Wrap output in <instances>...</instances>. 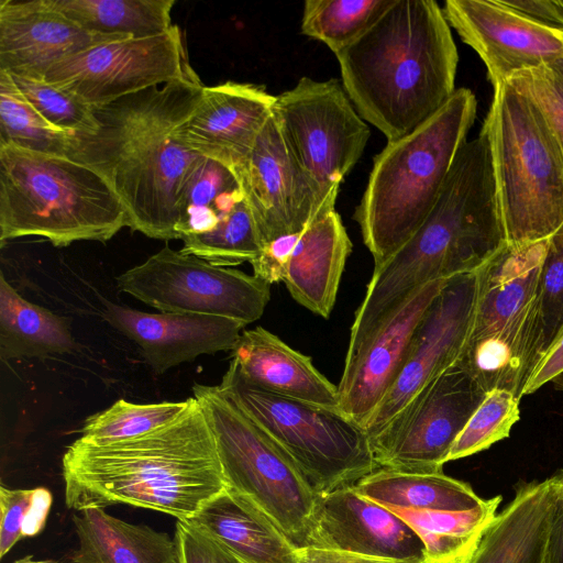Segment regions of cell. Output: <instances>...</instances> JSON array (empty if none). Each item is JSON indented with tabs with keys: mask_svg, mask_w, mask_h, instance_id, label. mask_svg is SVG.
I'll return each mask as SVG.
<instances>
[{
	"mask_svg": "<svg viewBox=\"0 0 563 563\" xmlns=\"http://www.w3.org/2000/svg\"><path fill=\"white\" fill-rule=\"evenodd\" d=\"M203 87L197 76L122 97L93 109L96 131L73 134L67 157L109 183L132 231L177 239L181 198L206 157L181 145L174 132L199 103Z\"/></svg>",
	"mask_w": 563,
	"mask_h": 563,
	"instance_id": "cell-1",
	"label": "cell"
},
{
	"mask_svg": "<svg viewBox=\"0 0 563 563\" xmlns=\"http://www.w3.org/2000/svg\"><path fill=\"white\" fill-rule=\"evenodd\" d=\"M62 465L65 504L77 511L124 504L188 520L228 487L195 397L173 421L143 435L102 444L78 438Z\"/></svg>",
	"mask_w": 563,
	"mask_h": 563,
	"instance_id": "cell-2",
	"label": "cell"
},
{
	"mask_svg": "<svg viewBox=\"0 0 563 563\" xmlns=\"http://www.w3.org/2000/svg\"><path fill=\"white\" fill-rule=\"evenodd\" d=\"M507 245L487 134L460 147L440 195L416 233L375 265L351 327L347 352L417 288L477 272Z\"/></svg>",
	"mask_w": 563,
	"mask_h": 563,
	"instance_id": "cell-3",
	"label": "cell"
},
{
	"mask_svg": "<svg viewBox=\"0 0 563 563\" xmlns=\"http://www.w3.org/2000/svg\"><path fill=\"white\" fill-rule=\"evenodd\" d=\"M334 55L357 113L387 142L418 128L456 90L457 48L433 0H394Z\"/></svg>",
	"mask_w": 563,
	"mask_h": 563,
	"instance_id": "cell-4",
	"label": "cell"
},
{
	"mask_svg": "<svg viewBox=\"0 0 563 563\" xmlns=\"http://www.w3.org/2000/svg\"><path fill=\"white\" fill-rule=\"evenodd\" d=\"M476 110L475 95L467 88L456 89L432 117L387 142L375 156L354 212L374 266L401 247L430 213Z\"/></svg>",
	"mask_w": 563,
	"mask_h": 563,
	"instance_id": "cell-5",
	"label": "cell"
},
{
	"mask_svg": "<svg viewBox=\"0 0 563 563\" xmlns=\"http://www.w3.org/2000/svg\"><path fill=\"white\" fill-rule=\"evenodd\" d=\"M126 211L93 168L67 156L0 145V242L41 236L54 246L106 243Z\"/></svg>",
	"mask_w": 563,
	"mask_h": 563,
	"instance_id": "cell-6",
	"label": "cell"
},
{
	"mask_svg": "<svg viewBox=\"0 0 563 563\" xmlns=\"http://www.w3.org/2000/svg\"><path fill=\"white\" fill-rule=\"evenodd\" d=\"M487 134L507 244L549 239L563 223V153L536 103L510 82L494 88Z\"/></svg>",
	"mask_w": 563,
	"mask_h": 563,
	"instance_id": "cell-7",
	"label": "cell"
},
{
	"mask_svg": "<svg viewBox=\"0 0 563 563\" xmlns=\"http://www.w3.org/2000/svg\"><path fill=\"white\" fill-rule=\"evenodd\" d=\"M545 241L507 244L476 272L474 317L456 362L486 393L504 389L522 398L532 372L534 303Z\"/></svg>",
	"mask_w": 563,
	"mask_h": 563,
	"instance_id": "cell-8",
	"label": "cell"
},
{
	"mask_svg": "<svg viewBox=\"0 0 563 563\" xmlns=\"http://www.w3.org/2000/svg\"><path fill=\"white\" fill-rule=\"evenodd\" d=\"M218 386L294 461L317 494L353 485L378 468L365 428L339 408L266 391L230 365Z\"/></svg>",
	"mask_w": 563,
	"mask_h": 563,
	"instance_id": "cell-9",
	"label": "cell"
},
{
	"mask_svg": "<svg viewBox=\"0 0 563 563\" xmlns=\"http://www.w3.org/2000/svg\"><path fill=\"white\" fill-rule=\"evenodd\" d=\"M228 487L263 511L298 547L307 543L318 495L294 461L219 386L195 384Z\"/></svg>",
	"mask_w": 563,
	"mask_h": 563,
	"instance_id": "cell-10",
	"label": "cell"
},
{
	"mask_svg": "<svg viewBox=\"0 0 563 563\" xmlns=\"http://www.w3.org/2000/svg\"><path fill=\"white\" fill-rule=\"evenodd\" d=\"M273 115L295 159L334 210L340 185L361 158L369 128L338 79L301 77L276 96Z\"/></svg>",
	"mask_w": 563,
	"mask_h": 563,
	"instance_id": "cell-11",
	"label": "cell"
},
{
	"mask_svg": "<svg viewBox=\"0 0 563 563\" xmlns=\"http://www.w3.org/2000/svg\"><path fill=\"white\" fill-rule=\"evenodd\" d=\"M117 287L159 312L258 320L271 285L255 275L218 266L165 245L145 262L117 277Z\"/></svg>",
	"mask_w": 563,
	"mask_h": 563,
	"instance_id": "cell-12",
	"label": "cell"
},
{
	"mask_svg": "<svg viewBox=\"0 0 563 563\" xmlns=\"http://www.w3.org/2000/svg\"><path fill=\"white\" fill-rule=\"evenodd\" d=\"M486 391L457 362L426 385L369 438L378 467L442 472Z\"/></svg>",
	"mask_w": 563,
	"mask_h": 563,
	"instance_id": "cell-13",
	"label": "cell"
},
{
	"mask_svg": "<svg viewBox=\"0 0 563 563\" xmlns=\"http://www.w3.org/2000/svg\"><path fill=\"white\" fill-rule=\"evenodd\" d=\"M197 76L184 35L173 25L156 36L91 47L55 64L44 79L97 109L151 87Z\"/></svg>",
	"mask_w": 563,
	"mask_h": 563,
	"instance_id": "cell-14",
	"label": "cell"
},
{
	"mask_svg": "<svg viewBox=\"0 0 563 563\" xmlns=\"http://www.w3.org/2000/svg\"><path fill=\"white\" fill-rule=\"evenodd\" d=\"M233 170L263 246L302 232L329 212L290 152L273 112L249 155Z\"/></svg>",
	"mask_w": 563,
	"mask_h": 563,
	"instance_id": "cell-15",
	"label": "cell"
},
{
	"mask_svg": "<svg viewBox=\"0 0 563 563\" xmlns=\"http://www.w3.org/2000/svg\"><path fill=\"white\" fill-rule=\"evenodd\" d=\"M476 298V272L445 283L418 324L398 376L364 427L369 438L459 360L472 327Z\"/></svg>",
	"mask_w": 563,
	"mask_h": 563,
	"instance_id": "cell-16",
	"label": "cell"
},
{
	"mask_svg": "<svg viewBox=\"0 0 563 563\" xmlns=\"http://www.w3.org/2000/svg\"><path fill=\"white\" fill-rule=\"evenodd\" d=\"M448 280L430 282L413 290L346 353L338 385L339 409L362 427L398 376L418 324Z\"/></svg>",
	"mask_w": 563,
	"mask_h": 563,
	"instance_id": "cell-17",
	"label": "cell"
},
{
	"mask_svg": "<svg viewBox=\"0 0 563 563\" xmlns=\"http://www.w3.org/2000/svg\"><path fill=\"white\" fill-rule=\"evenodd\" d=\"M305 547L426 563L417 532L393 510L362 495L354 484L318 495Z\"/></svg>",
	"mask_w": 563,
	"mask_h": 563,
	"instance_id": "cell-18",
	"label": "cell"
},
{
	"mask_svg": "<svg viewBox=\"0 0 563 563\" xmlns=\"http://www.w3.org/2000/svg\"><path fill=\"white\" fill-rule=\"evenodd\" d=\"M444 16L482 58L493 87L515 74L563 57V36L504 7L499 0H446Z\"/></svg>",
	"mask_w": 563,
	"mask_h": 563,
	"instance_id": "cell-19",
	"label": "cell"
},
{
	"mask_svg": "<svg viewBox=\"0 0 563 563\" xmlns=\"http://www.w3.org/2000/svg\"><path fill=\"white\" fill-rule=\"evenodd\" d=\"M275 100L276 96L255 84L205 86L199 103L174 135L188 150L233 169L251 152Z\"/></svg>",
	"mask_w": 563,
	"mask_h": 563,
	"instance_id": "cell-20",
	"label": "cell"
},
{
	"mask_svg": "<svg viewBox=\"0 0 563 563\" xmlns=\"http://www.w3.org/2000/svg\"><path fill=\"white\" fill-rule=\"evenodd\" d=\"M103 318L139 346L157 374L202 354L232 351L246 327L221 316L152 313L110 301L104 303Z\"/></svg>",
	"mask_w": 563,
	"mask_h": 563,
	"instance_id": "cell-21",
	"label": "cell"
},
{
	"mask_svg": "<svg viewBox=\"0 0 563 563\" xmlns=\"http://www.w3.org/2000/svg\"><path fill=\"white\" fill-rule=\"evenodd\" d=\"M121 40L82 29L46 0H0V70L10 75L44 78L60 60Z\"/></svg>",
	"mask_w": 563,
	"mask_h": 563,
	"instance_id": "cell-22",
	"label": "cell"
},
{
	"mask_svg": "<svg viewBox=\"0 0 563 563\" xmlns=\"http://www.w3.org/2000/svg\"><path fill=\"white\" fill-rule=\"evenodd\" d=\"M231 356L230 366L250 385L308 404L339 408L338 386L314 367L309 356L263 327L244 330Z\"/></svg>",
	"mask_w": 563,
	"mask_h": 563,
	"instance_id": "cell-23",
	"label": "cell"
},
{
	"mask_svg": "<svg viewBox=\"0 0 563 563\" xmlns=\"http://www.w3.org/2000/svg\"><path fill=\"white\" fill-rule=\"evenodd\" d=\"M351 251L352 242L335 209L316 218L299 233L286 265L283 283L290 296L329 318Z\"/></svg>",
	"mask_w": 563,
	"mask_h": 563,
	"instance_id": "cell-24",
	"label": "cell"
},
{
	"mask_svg": "<svg viewBox=\"0 0 563 563\" xmlns=\"http://www.w3.org/2000/svg\"><path fill=\"white\" fill-rule=\"evenodd\" d=\"M554 511L550 477L518 484L470 563H544Z\"/></svg>",
	"mask_w": 563,
	"mask_h": 563,
	"instance_id": "cell-25",
	"label": "cell"
},
{
	"mask_svg": "<svg viewBox=\"0 0 563 563\" xmlns=\"http://www.w3.org/2000/svg\"><path fill=\"white\" fill-rule=\"evenodd\" d=\"M188 521L222 543L241 563L300 562V547L230 487Z\"/></svg>",
	"mask_w": 563,
	"mask_h": 563,
	"instance_id": "cell-26",
	"label": "cell"
},
{
	"mask_svg": "<svg viewBox=\"0 0 563 563\" xmlns=\"http://www.w3.org/2000/svg\"><path fill=\"white\" fill-rule=\"evenodd\" d=\"M78 548L71 563H178L174 538L113 517L104 508L73 515Z\"/></svg>",
	"mask_w": 563,
	"mask_h": 563,
	"instance_id": "cell-27",
	"label": "cell"
},
{
	"mask_svg": "<svg viewBox=\"0 0 563 563\" xmlns=\"http://www.w3.org/2000/svg\"><path fill=\"white\" fill-rule=\"evenodd\" d=\"M354 486L391 510L462 511L481 506L470 484L442 472H407L378 467Z\"/></svg>",
	"mask_w": 563,
	"mask_h": 563,
	"instance_id": "cell-28",
	"label": "cell"
},
{
	"mask_svg": "<svg viewBox=\"0 0 563 563\" xmlns=\"http://www.w3.org/2000/svg\"><path fill=\"white\" fill-rule=\"evenodd\" d=\"M75 346L69 321L24 299L0 274V356L46 357Z\"/></svg>",
	"mask_w": 563,
	"mask_h": 563,
	"instance_id": "cell-29",
	"label": "cell"
},
{
	"mask_svg": "<svg viewBox=\"0 0 563 563\" xmlns=\"http://www.w3.org/2000/svg\"><path fill=\"white\" fill-rule=\"evenodd\" d=\"M501 500L498 495L462 511H393L420 537L426 563H470L494 522Z\"/></svg>",
	"mask_w": 563,
	"mask_h": 563,
	"instance_id": "cell-30",
	"label": "cell"
},
{
	"mask_svg": "<svg viewBox=\"0 0 563 563\" xmlns=\"http://www.w3.org/2000/svg\"><path fill=\"white\" fill-rule=\"evenodd\" d=\"M82 29L126 38L156 36L170 30L174 0H46Z\"/></svg>",
	"mask_w": 563,
	"mask_h": 563,
	"instance_id": "cell-31",
	"label": "cell"
},
{
	"mask_svg": "<svg viewBox=\"0 0 563 563\" xmlns=\"http://www.w3.org/2000/svg\"><path fill=\"white\" fill-rule=\"evenodd\" d=\"M73 134L52 126L24 98L12 76L0 70V145L67 156Z\"/></svg>",
	"mask_w": 563,
	"mask_h": 563,
	"instance_id": "cell-32",
	"label": "cell"
},
{
	"mask_svg": "<svg viewBox=\"0 0 563 563\" xmlns=\"http://www.w3.org/2000/svg\"><path fill=\"white\" fill-rule=\"evenodd\" d=\"M394 0H306L301 32L333 54L363 34Z\"/></svg>",
	"mask_w": 563,
	"mask_h": 563,
	"instance_id": "cell-33",
	"label": "cell"
},
{
	"mask_svg": "<svg viewBox=\"0 0 563 563\" xmlns=\"http://www.w3.org/2000/svg\"><path fill=\"white\" fill-rule=\"evenodd\" d=\"M187 405L188 399L154 404H134L119 399L106 410L86 419L80 430V439L102 444L136 438L169 423Z\"/></svg>",
	"mask_w": 563,
	"mask_h": 563,
	"instance_id": "cell-34",
	"label": "cell"
},
{
	"mask_svg": "<svg viewBox=\"0 0 563 563\" xmlns=\"http://www.w3.org/2000/svg\"><path fill=\"white\" fill-rule=\"evenodd\" d=\"M562 329L563 223L547 239L539 271L532 334V371Z\"/></svg>",
	"mask_w": 563,
	"mask_h": 563,
	"instance_id": "cell-35",
	"label": "cell"
},
{
	"mask_svg": "<svg viewBox=\"0 0 563 563\" xmlns=\"http://www.w3.org/2000/svg\"><path fill=\"white\" fill-rule=\"evenodd\" d=\"M181 241L180 252L224 267L251 264L263 247L245 198L223 224Z\"/></svg>",
	"mask_w": 563,
	"mask_h": 563,
	"instance_id": "cell-36",
	"label": "cell"
},
{
	"mask_svg": "<svg viewBox=\"0 0 563 563\" xmlns=\"http://www.w3.org/2000/svg\"><path fill=\"white\" fill-rule=\"evenodd\" d=\"M519 402L510 391H488L454 442L448 462L479 453L508 438L520 419Z\"/></svg>",
	"mask_w": 563,
	"mask_h": 563,
	"instance_id": "cell-37",
	"label": "cell"
},
{
	"mask_svg": "<svg viewBox=\"0 0 563 563\" xmlns=\"http://www.w3.org/2000/svg\"><path fill=\"white\" fill-rule=\"evenodd\" d=\"M11 76L24 98L52 126L70 134L91 133L98 129L93 109L70 92L44 78Z\"/></svg>",
	"mask_w": 563,
	"mask_h": 563,
	"instance_id": "cell-38",
	"label": "cell"
},
{
	"mask_svg": "<svg viewBox=\"0 0 563 563\" xmlns=\"http://www.w3.org/2000/svg\"><path fill=\"white\" fill-rule=\"evenodd\" d=\"M52 503V494L44 487L10 489L0 486V559L20 540L42 532Z\"/></svg>",
	"mask_w": 563,
	"mask_h": 563,
	"instance_id": "cell-39",
	"label": "cell"
},
{
	"mask_svg": "<svg viewBox=\"0 0 563 563\" xmlns=\"http://www.w3.org/2000/svg\"><path fill=\"white\" fill-rule=\"evenodd\" d=\"M508 82L540 109L563 153V57L517 73Z\"/></svg>",
	"mask_w": 563,
	"mask_h": 563,
	"instance_id": "cell-40",
	"label": "cell"
},
{
	"mask_svg": "<svg viewBox=\"0 0 563 563\" xmlns=\"http://www.w3.org/2000/svg\"><path fill=\"white\" fill-rule=\"evenodd\" d=\"M174 540L178 563H241L222 543L188 520H177Z\"/></svg>",
	"mask_w": 563,
	"mask_h": 563,
	"instance_id": "cell-41",
	"label": "cell"
},
{
	"mask_svg": "<svg viewBox=\"0 0 563 563\" xmlns=\"http://www.w3.org/2000/svg\"><path fill=\"white\" fill-rule=\"evenodd\" d=\"M299 233L282 236L265 244L251 263L253 275L267 284L283 282L286 265Z\"/></svg>",
	"mask_w": 563,
	"mask_h": 563,
	"instance_id": "cell-42",
	"label": "cell"
},
{
	"mask_svg": "<svg viewBox=\"0 0 563 563\" xmlns=\"http://www.w3.org/2000/svg\"><path fill=\"white\" fill-rule=\"evenodd\" d=\"M500 3L530 22L563 35V0H499Z\"/></svg>",
	"mask_w": 563,
	"mask_h": 563,
	"instance_id": "cell-43",
	"label": "cell"
},
{
	"mask_svg": "<svg viewBox=\"0 0 563 563\" xmlns=\"http://www.w3.org/2000/svg\"><path fill=\"white\" fill-rule=\"evenodd\" d=\"M563 372V329L529 376L522 397L538 391Z\"/></svg>",
	"mask_w": 563,
	"mask_h": 563,
	"instance_id": "cell-44",
	"label": "cell"
},
{
	"mask_svg": "<svg viewBox=\"0 0 563 563\" xmlns=\"http://www.w3.org/2000/svg\"><path fill=\"white\" fill-rule=\"evenodd\" d=\"M550 479L555 496V511L544 563H563V468Z\"/></svg>",
	"mask_w": 563,
	"mask_h": 563,
	"instance_id": "cell-45",
	"label": "cell"
},
{
	"mask_svg": "<svg viewBox=\"0 0 563 563\" xmlns=\"http://www.w3.org/2000/svg\"><path fill=\"white\" fill-rule=\"evenodd\" d=\"M299 563H406L389 561L360 554L320 549L314 547L300 548Z\"/></svg>",
	"mask_w": 563,
	"mask_h": 563,
	"instance_id": "cell-46",
	"label": "cell"
},
{
	"mask_svg": "<svg viewBox=\"0 0 563 563\" xmlns=\"http://www.w3.org/2000/svg\"><path fill=\"white\" fill-rule=\"evenodd\" d=\"M13 563H62L56 560H33L32 555H26L20 560L14 561Z\"/></svg>",
	"mask_w": 563,
	"mask_h": 563,
	"instance_id": "cell-47",
	"label": "cell"
},
{
	"mask_svg": "<svg viewBox=\"0 0 563 563\" xmlns=\"http://www.w3.org/2000/svg\"><path fill=\"white\" fill-rule=\"evenodd\" d=\"M551 383L553 384V386L558 389V390H561L563 391V372L560 373L558 376H555Z\"/></svg>",
	"mask_w": 563,
	"mask_h": 563,
	"instance_id": "cell-48",
	"label": "cell"
},
{
	"mask_svg": "<svg viewBox=\"0 0 563 563\" xmlns=\"http://www.w3.org/2000/svg\"><path fill=\"white\" fill-rule=\"evenodd\" d=\"M563 36V35H562Z\"/></svg>",
	"mask_w": 563,
	"mask_h": 563,
	"instance_id": "cell-49",
	"label": "cell"
}]
</instances>
